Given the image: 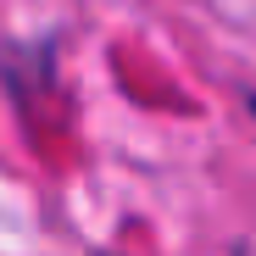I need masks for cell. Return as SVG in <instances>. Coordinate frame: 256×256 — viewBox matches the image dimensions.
<instances>
[{
  "mask_svg": "<svg viewBox=\"0 0 256 256\" xmlns=\"http://www.w3.org/2000/svg\"><path fill=\"white\" fill-rule=\"evenodd\" d=\"M250 117H256V95H250Z\"/></svg>",
  "mask_w": 256,
  "mask_h": 256,
  "instance_id": "cell-1",
  "label": "cell"
},
{
  "mask_svg": "<svg viewBox=\"0 0 256 256\" xmlns=\"http://www.w3.org/2000/svg\"><path fill=\"white\" fill-rule=\"evenodd\" d=\"M234 256H245V250H234Z\"/></svg>",
  "mask_w": 256,
  "mask_h": 256,
  "instance_id": "cell-2",
  "label": "cell"
},
{
  "mask_svg": "<svg viewBox=\"0 0 256 256\" xmlns=\"http://www.w3.org/2000/svg\"><path fill=\"white\" fill-rule=\"evenodd\" d=\"M95 256H106V250H95Z\"/></svg>",
  "mask_w": 256,
  "mask_h": 256,
  "instance_id": "cell-3",
  "label": "cell"
}]
</instances>
